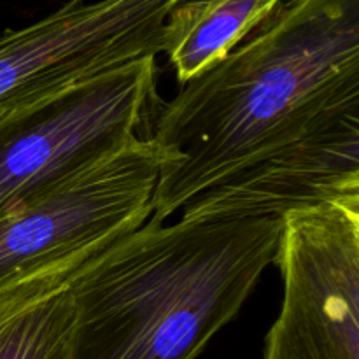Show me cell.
<instances>
[{
	"instance_id": "cell-8",
	"label": "cell",
	"mask_w": 359,
	"mask_h": 359,
	"mask_svg": "<svg viewBox=\"0 0 359 359\" xmlns=\"http://www.w3.org/2000/svg\"><path fill=\"white\" fill-rule=\"evenodd\" d=\"M263 359H359V346L316 339L277 318L266 335Z\"/></svg>"
},
{
	"instance_id": "cell-6",
	"label": "cell",
	"mask_w": 359,
	"mask_h": 359,
	"mask_svg": "<svg viewBox=\"0 0 359 359\" xmlns=\"http://www.w3.org/2000/svg\"><path fill=\"white\" fill-rule=\"evenodd\" d=\"M284 0H181L167 16L161 53L181 84L226 58Z\"/></svg>"
},
{
	"instance_id": "cell-4",
	"label": "cell",
	"mask_w": 359,
	"mask_h": 359,
	"mask_svg": "<svg viewBox=\"0 0 359 359\" xmlns=\"http://www.w3.org/2000/svg\"><path fill=\"white\" fill-rule=\"evenodd\" d=\"M156 72V56H144L0 116V219L142 137L160 104Z\"/></svg>"
},
{
	"instance_id": "cell-3",
	"label": "cell",
	"mask_w": 359,
	"mask_h": 359,
	"mask_svg": "<svg viewBox=\"0 0 359 359\" xmlns=\"http://www.w3.org/2000/svg\"><path fill=\"white\" fill-rule=\"evenodd\" d=\"M165 153L149 135L0 219V316L65 287L151 216Z\"/></svg>"
},
{
	"instance_id": "cell-7",
	"label": "cell",
	"mask_w": 359,
	"mask_h": 359,
	"mask_svg": "<svg viewBox=\"0 0 359 359\" xmlns=\"http://www.w3.org/2000/svg\"><path fill=\"white\" fill-rule=\"evenodd\" d=\"M67 286L0 316V359H69L74 312Z\"/></svg>"
},
{
	"instance_id": "cell-2",
	"label": "cell",
	"mask_w": 359,
	"mask_h": 359,
	"mask_svg": "<svg viewBox=\"0 0 359 359\" xmlns=\"http://www.w3.org/2000/svg\"><path fill=\"white\" fill-rule=\"evenodd\" d=\"M280 217L147 219L69 283V359H196L273 263Z\"/></svg>"
},
{
	"instance_id": "cell-1",
	"label": "cell",
	"mask_w": 359,
	"mask_h": 359,
	"mask_svg": "<svg viewBox=\"0 0 359 359\" xmlns=\"http://www.w3.org/2000/svg\"><path fill=\"white\" fill-rule=\"evenodd\" d=\"M149 219L283 217L359 198V0H284L160 102Z\"/></svg>"
},
{
	"instance_id": "cell-5",
	"label": "cell",
	"mask_w": 359,
	"mask_h": 359,
	"mask_svg": "<svg viewBox=\"0 0 359 359\" xmlns=\"http://www.w3.org/2000/svg\"><path fill=\"white\" fill-rule=\"evenodd\" d=\"M181 0H69L35 23L0 34V116L79 81L161 53Z\"/></svg>"
}]
</instances>
